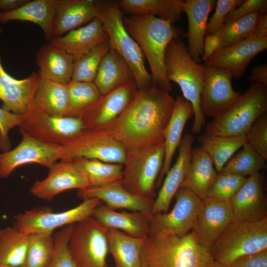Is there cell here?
I'll use <instances>...</instances> for the list:
<instances>
[{"label":"cell","instance_id":"1","mask_svg":"<svg viewBox=\"0 0 267 267\" xmlns=\"http://www.w3.org/2000/svg\"><path fill=\"white\" fill-rule=\"evenodd\" d=\"M175 102L170 93L153 86L138 89L125 110L105 129L126 149L159 144L164 142Z\"/></svg>","mask_w":267,"mask_h":267},{"label":"cell","instance_id":"2","mask_svg":"<svg viewBox=\"0 0 267 267\" xmlns=\"http://www.w3.org/2000/svg\"><path fill=\"white\" fill-rule=\"evenodd\" d=\"M123 20L147 60L152 86L170 93L172 88L166 75L165 53L169 43L177 37V30L169 22L150 15L123 16Z\"/></svg>","mask_w":267,"mask_h":267},{"label":"cell","instance_id":"3","mask_svg":"<svg viewBox=\"0 0 267 267\" xmlns=\"http://www.w3.org/2000/svg\"><path fill=\"white\" fill-rule=\"evenodd\" d=\"M141 258L145 267H208L214 261L192 230L182 236H147Z\"/></svg>","mask_w":267,"mask_h":267},{"label":"cell","instance_id":"4","mask_svg":"<svg viewBox=\"0 0 267 267\" xmlns=\"http://www.w3.org/2000/svg\"><path fill=\"white\" fill-rule=\"evenodd\" d=\"M165 64L168 80L177 84L185 100L192 105L194 121L192 134L199 133L205 124V117L200 109V96L205 79L203 65L190 56L187 47L177 37L168 44Z\"/></svg>","mask_w":267,"mask_h":267},{"label":"cell","instance_id":"5","mask_svg":"<svg viewBox=\"0 0 267 267\" xmlns=\"http://www.w3.org/2000/svg\"><path fill=\"white\" fill-rule=\"evenodd\" d=\"M123 17L117 1L98 0L96 18L104 28L110 47L128 64L138 89L150 87L152 85V78L145 67L144 56L126 29Z\"/></svg>","mask_w":267,"mask_h":267},{"label":"cell","instance_id":"6","mask_svg":"<svg viewBox=\"0 0 267 267\" xmlns=\"http://www.w3.org/2000/svg\"><path fill=\"white\" fill-rule=\"evenodd\" d=\"M267 110V86L253 84L238 99L207 125L204 134L219 136L245 135Z\"/></svg>","mask_w":267,"mask_h":267},{"label":"cell","instance_id":"7","mask_svg":"<svg viewBox=\"0 0 267 267\" xmlns=\"http://www.w3.org/2000/svg\"><path fill=\"white\" fill-rule=\"evenodd\" d=\"M267 249V218L254 222L232 221L213 243L214 260L228 266L236 259Z\"/></svg>","mask_w":267,"mask_h":267},{"label":"cell","instance_id":"8","mask_svg":"<svg viewBox=\"0 0 267 267\" xmlns=\"http://www.w3.org/2000/svg\"><path fill=\"white\" fill-rule=\"evenodd\" d=\"M164 144L126 149L121 180L123 186L138 196L155 199L156 182L162 169Z\"/></svg>","mask_w":267,"mask_h":267},{"label":"cell","instance_id":"9","mask_svg":"<svg viewBox=\"0 0 267 267\" xmlns=\"http://www.w3.org/2000/svg\"><path fill=\"white\" fill-rule=\"evenodd\" d=\"M68 246L79 267H107L108 229L91 216L75 224Z\"/></svg>","mask_w":267,"mask_h":267},{"label":"cell","instance_id":"10","mask_svg":"<svg viewBox=\"0 0 267 267\" xmlns=\"http://www.w3.org/2000/svg\"><path fill=\"white\" fill-rule=\"evenodd\" d=\"M25 134L41 141L64 146L84 131V123L79 117L57 116L34 110L23 116L19 127Z\"/></svg>","mask_w":267,"mask_h":267},{"label":"cell","instance_id":"11","mask_svg":"<svg viewBox=\"0 0 267 267\" xmlns=\"http://www.w3.org/2000/svg\"><path fill=\"white\" fill-rule=\"evenodd\" d=\"M101 203L97 198L86 199L78 206L60 212L46 208H34L15 216L13 226L28 234L52 233L56 229L91 217L95 208Z\"/></svg>","mask_w":267,"mask_h":267},{"label":"cell","instance_id":"12","mask_svg":"<svg viewBox=\"0 0 267 267\" xmlns=\"http://www.w3.org/2000/svg\"><path fill=\"white\" fill-rule=\"evenodd\" d=\"M174 197L175 204L169 213L151 215L149 236H182L193 228L201 199L185 188H180Z\"/></svg>","mask_w":267,"mask_h":267},{"label":"cell","instance_id":"13","mask_svg":"<svg viewBox=\"0 0 267 267\" xmlns=\"http://www.w3.org/2000/svg\"><path fill=\"white\" fill-rule=\"evenodd\" d=\"M126 149L106 129L86 130L63 146L61 160L96 159L124 164Z\"/></svg>","mask_w":267,"mask_h":267},{"label":"cell","instance_id":"14","mask_svg":"<svg viewBox=\"0 0 267 267\" xmlns=\"http://www.w3.org/2000/svg\"><path fill=\"white\" fill-rule=\"evenodd\" d=\"M22 135L14 149L0 153V178H6L25 165L35 163L49 169L61 159L63 146L46 143L25 134Z\"/></svg>","mask_w":267,"mask_h":267},{"label":"cell","instance_id":"15","mask_svg":"<svg viewBox=\"0 0 267 267\" xmlns=\"http://www.w3.org/2000/svg\"><path fill=\"white\" fill-rule=\"evenodd\" d=\"M205 79L200 96V109L205 117L214 118L242 94L235 91L231 84L233 78L227 70L203 65Z\"/></svg>","mask_w":267,"mask_h":267},{"label":"cell","instance_id":"16","mask_svg":"<svg viewBox=\"0 0 267 267\" xmlns=\"http://www.w3.org/2000/svg\"><path fill=\"white\" fill-rule=\"evenodd\" d=\"M137 90L135 81L133 80L102 95L79 116L86 130L105 129L125 110Z\"/></svg>","mask_w":267,"mask_h":267},{"label":"cell","instance_id":"17","mask_svg":"<svg viewBox=\"0 0 267 267\" xmlns=\"http://www.w3.org/2000/svg\"><path fill=\"white\" fill-rule=\"evenodd\" d=\"M48 169L46 177L30 188V193L39 199L49 201L65 191L89 187L86 178L72 160H60Z\"/></svg>","mask_w":267,"mask_h":267},{"label":"cell","instance_id":"18","mask_svg":"<svg viewBox=\"0 0 267 267\" xmlns=\"http://www.w3.org/2000/svg\"><path fill=\"white\" fill-rule=\"evenodd\" d=\"M232 221L229 201L206 196L201 199L192 230L198 243L209 251Z\"/></svg>","mask_w":267,"mask_h":267},{"label":"cell","instance_id":"19","mask_svg":"<svg viewBox=\"0 0 267 267\" xmlns=\"http://www.w3.org/2000/svg\"><path fill=\"white\" fill-rule=\"evenodd\" d=\"M267 48V38L249 36L213 53L204 65L224 69L233 78L243 76L251 60Z\"/></svg>","mask_w":267,"mask_h":267},{"label":"cell","instance_id":"20","mask_svg":"<svg viewBox=\"0 0 267 267\" xmlns=\"http://www.w3.org/2000/svg\"><path fill=\"white\" fill-rule=\"evenodd\" d=\"M41 77L33 72L23 79H16L4 70L0 55V100L2 108L24 116L31 109L32 103Z\"/></svg>","mask_w":267,"mask_h":267},{"label":"cell","instance_id":"21","mask_svg":"<svg viewBox=\"0 0 267 267\" xmlns=\"http://www.w3.org/2000/svg\"><path fill=\"white\" fill-rule=\"evenodd\" d=\"M229 203L233 221L254 222L267 218V200L260 173L247 178Z\"/></svg>","mask_w":267,"mask_h":267},{"label":"cell","instance_id":"22","mask_svg":"<svg viewBox=\"0 0 267 267\" xmlns=\"http://www.w3.org/2000/svg\"><path fill=\"white\" fill-rule=\"evenodd\" d=\"M79 198L84 200L97 198L108 208L125 209L151 215L154 199L144 198L132 194L122 185L121 180L98 187L79 190Z\"/></svg>","mask_w":267,"mask_h":267},{"label":"cell","instance_id":"23","mask_svg":"<svg viewBox=\"0 0 267 267\" xmlns=\"http://www.w3.org/2000/svg\"><path fill=\"white\" fill-rule=\"evenodd\" d=\"M193 135L187 133L178 146V155L174 165L167 173L162 186L155 198L151 214L167 213L171 202L184 179L190 160Z\"/></svg>","mask_w":267,"mask_h":267},{"label":"cell","instance_id":"24","mask_svg":"<svg viewBox=\"0 0 267 267\" xmlns=\"http://www.w3.org/2000/svg\"><path fill=\"white\" fill-rule=\"evenodd\" d=\"M215 0H186L182 5V11L188 19V51L192 58L200 63L204 53L205 39L208 17L215 6Z\"/></svg>","mask_w":267,"mask_h":267},{"label":"cell","instance_id":"25","mask_svg":"<svg viewBox=\"0 0 267 267\" xmlns=\"http://www.w3.org/2000/svg\"><path fill=\"white\" fill-rule=\"evenodd\" d=\"M107 40L102 23L96 18L62 36L52 38L49 42L71 55L75 61Z\"/></svg>","mask_w":267,"mask_h":267},{"label":"cell","instance_id":"26","mask_svg":"<svg viewBox=\"0 0 267 267\" xmlns=\"http://www.w3.org/2000/svg\"><path fill=\"white\" fill-rule=\"evenodd\" d=\"M98 0H59L53 23V37H59L96 18Z\"/></svg>","mask_w":267,"mask_h":267},{"label":"cell","instance_id":"27","mask_svg":"<svg viewBox=\"0 0 267 267\" xmlns=\"http://www.w3.org/2000/svg\"><path fill=\"white\" fill-rule=\"evenodd\" d=\"M193 115L191 104L182 97L178 96L175 99L171 116L164 132V159L156 182V187L161 185L164 177L171 168L174 155L181 142L184 126Z\"/></svg>","mask_w":267,"mask_h":267},{"label":"cell","instance_id":"28","mask_svg":"<svg viewBox=\"0 0 267 267\" xmlns=\"http://www.w3.org/2000/svg\"><path fill=\"white\" fill-rule=\"evenodd\" d=\"M150 216L140 212H118L101 203L95 208L91 216L107 229H118L136 237L149 235Z\"/></svg>","mask_w":267,"mask_h":267},{"label":"cell","instance_id":"29","mask_svg":"<svg viewBox=\"0 0 267 267\" xmlns=\"http://www.w3.org/2000/svg\"><path fill=\"white\" fill-rule=\"evenodd\" d=\"M58 3L59 0H29L15 9L0 13V23L15 20L35 23L50 41L53 38V23Z\"/></svg>","mask_w":267,"mask_h":267},{"label":"cell","instance_id":"30","mask_svg":"<svg viewBox=\"0 0 267 267\" xmlns=\"http://www.w3.org/2000/svg\"><path fill=\"white\" fill-rule=\"evenodd\" d=\"M74 62L71 55L50 43L41 46L36 53L41 77L61 83L71 81Z\"/></svg>","mask_w":267,"mask_h":267},{"label":"cell","instance_id":"31","mask_svg":"<svg viewBox=\"0 0 267 267\" xmlns=\"http://www.w3.org/2000/svg\"><path fill=\"white\" fill-rule=\"evenodd\" d=\"M263 14L264 13L260 12L253 13L233 22L224 24L218 31L212 35H206L202 60L206 61L215 51L249 37Z\"/></svg>","mask_w":267,"mask_h":267},{"label":"cell","instance_id":"32","mask_svg":"<svg viewBox=\"0 0 267 267\" xmlns=\"http://www.w3.org/2000/svg\"><path fill=\"white\" fill-rule=\"evenodd\" d=\"M217 174L208 154L200 147L192 148L190 162L180 188L190 190L202 199Z\"/></svg>","mask_w":267,"mask_h":267},{"label":"cell","instance_id":"33","mask_svg":"<svg viewBox=\"0 0 267 267\" xmlns=\"http://www.w3.org/2000/svg\"><path fill=\"white\" fill-rule=\"evenodd\" d=\"M133 80L134 76L128 64L110 47L101 61L93 82L101 94Z\"/></svg>","mask_w":267,"mask_h":267},{"label":"cell","instance_id":"34","mask_svg":"<svg viewBox=\"0 0 267 267\" xmlns=\"http://www.w3.org/2000/svg\"><path fill=\"white\" fill-rule=\"evenodd\" d=\"M68 101V84L41 78L31 109L49 115L65 116Z\"/></svg>","mask_w":267,"mask_h":267},{"label":"cell","instance_id":"35","mask_svg":"<svg viewBox=\"0 0 267 267\" xmlns=\"http://www.w3.org/2000/svg\"><path fill=\"white\" fill-rule=\"evenodd\" d=\"M147 237H133L118 229H108V251L116 267H141V250Z\"/></svg>","mask_w":267,"mask_h":267},{"label":"cell","instance_id":"36","mask_svg":"<svg viewBox=\"0 0 267 267\" xmlns=\"http://www.w3.org/2000/svg\"><path fill=\"white\" fill-rule=\"evenodd\" d=\"M123 14L150 15L172 24L181 19L183 0H121L117 1Z\"/></svg>","mask_w":267,"mask_h":267},{"label":"cell","instance_id":"37","mask_svg":"<svg viewBox=\"0 0 267 267\" xmlns=\"http://www.w3.org/2000/svg\"><path fill=\"white\" fill-rule=\"evenodd\" d=\"M198 140L209 156L217 173L246 143L245 135L234 136H211L203 134Z\"/></svg>","mask_w":267,"mask_h":267},{"label":"cell","instance_id":"38","mask_svg":"<svg viewBox=\"0 0 267 267\" xmlns=\"http://www.w3.org/2000/svg\"><path fill=\"white\" fill-rule=\"evenodd\" d=\"M29 237L14 226L0 229V265L23 266Z\"/></svg>","mask_w":267,"mask_h":267},{"label":"cell","instance_id":"39","mask_svg":"<svg viewBox=\"0 0 267 267\" xmlns=\"http://www.w3.org/2000/svg\"><path fill=\"white\" fill-rule=\"evenodd\" d=\"M72 160L86 178L88 187L101 186L122 179L123 164L86 158Z\"/></svg>","mask_w":267,"mask_h":267},{"label":"cell","instance_id":"40","mask_svg":"<svg viewBox=\"0 0 267 267\" xmlns=\"http://www.w3.org/2000/svg\"><path fill=\"white\" fill-rule=\"evenodd\" d=\"M68 101L65 116L79 117L102 94L94 82L71 81L68 84Z\"/></svg>","mask_w":267,"mask_h":267},{"label":"cell","instance_id":"41","mask_svg":"<svg viewBox=\"0 0 267 267\" xmlns=\"http://www.w3.org/2000/svg\"><path fill=\"white\" fill-rule=\"evenodd\" d=\"M224 165L221 172L247 178L259 173L265 167L266 160L247 142Z\"/></svg>","mask_w":267,"mask_h":267},{"label":"cell","instance_id":"42","mask_svg":"<svg viewBox=\"0 0 267 267\" xmlns=\"http://www.w3.org/2000/svg\"><path fill=\"white\" fill-rule=\"evenodd\" d=\"M54 250V238L52 233L30 234L24 267H46Z\"/></svg>","mask_w":267,"mask_h":267},{"label":"cell","instance_id":"43","mask_svg":"<svg viewBox=\"0 0 267 267\" xmlns=\"http://www.w3.org/2000/svg\"><path fill=\"white\" fill-rule=\"evenodd\" d=\"M110 48L107 40L75 60L71 81L93 82L101 61Z\"/></svg>","mask_w":267,"mask_h":267},{"label":"cell","instance_id":"44","mask_svg":"<svg viewBox=\"0 0 267 267\" xmlns=\"http://www.w3.org/2000/svg\"><path fill=\"white\" fill-rule=\"evenodd\" d=\"M247 178L233 174L217 173L209 187L206 196L229 201L243 184Z\"/></svg>","mask_w":267,"mask_h":267},{"label":"cell","instance_id":"45","mask_svg":"<svg viewBox=\"0 0 267 267\" xmlns=\"http://www.w3.org/2000/svg\"><path fill=\"white\" fill-rule=\"evenodd\" d=\"M75 224L62 227L54 236V253L46 267H79L70 253L68 246Z\"/></svg>","mask_w":267,"mask_h":267},{"label":"cell","instance_id":"46","mask_svg":"<svg viewBox=\"0 0 267 267\" xmlns=\"http://www.w3.org/2000/svg\"><path fill=\"white\" fill-rule=\"evenodd\" d=\"M249 144L266 161L267 160V113L260 116L245 134Z\"/></svg>","mask_w":267,"mask_h":267},{"label":"cell","instance_id":"47","mask_svg":"<svg viewBox=\"0 0 267 267\" xmlns=\"http://www.w3.org/2000/svg\"><path fill=\"white\" fill-rule=\"evenodd\" d=\"M244 0H218L216 9L207 25V35H212L218 31L224 24L227 15L240 5Z\"/></svg>","mask_w":267,"mask_h":267},{"label":"cell","instance_id":"48","mask_svg":"<svg viewBox=\"0 0 267 267\" xmlns=\"http://www.w3.org/2000/svg\"><path fill=\"white\" fill-rule=\"evenodd\" d=\"M23 116L15 114L0 108V150L7 151L11 148L9 131L21 124Z\"/></svg>","mask_w":267,"mask_h":267},{"label":"cell","instance_id":"49","mask_svg":"<svg viewBox=\"0 0 267 267\" xmlns=\"http://www.w3.org/2000/svg\"><path fill=\"white\" fill-rule=\"evenodd\" d=\"M267 0H246L232 10L226 16L224 24L236 21L253 13H267Z\"/></svg>","mask_w":267,"mask_h":267},{"label":"cell","instance_id":"50","mask_svg":"<svg viewBox=\"0 0 267 267\" xmlns=\"http://www.w3.org/2000/svg\"><path fill=\"white\" fill-rule=\"evenodd\" d=\"M229 267H267V249L246 255L234 260Z\"/></svg>","mask_w":267,"mask_h":267},{"label":"cell","instance_id":"51","mask_svg":"<svg viewBox=\"0 0 267 267\" xmlns=\"http://www.w3.org/2000/svg\"><path fill=\"white\" fill-rule=\"evenodd\" d=\"M246 79L253 84L267 86V65L264 64L254 67Z\"/></svg>","mask_w":267,"mask_h":267},{"label":"cell","instance_id":"52","mask_svg":"<svg viewBox=\"0 0 267 267\" xmlns=\"http://www.w3.org/2000/svg\"><path fill=\"white\" fill-rule=\"evenodd\" d=\"M250 36L267 38V14L261 15Z\"/></svg>","mask_w":267,"mask_h":267},{"label":"cell","instance_id":"53","mask_svg":"<svg viewBox=\"0 0 267 267\" xmlns=\"http://www.w3.org/2000/svg\"><path fill=\"white\" fill-rule=\"evenodd\" d=\"M29 0H0V13L15 9L27 2Z\"/></svg>","mask_w":267,"mask_h":267},{"label":"cell","instance_id":"54","mask_svg":"<svg viewBox=\"0 0 267 267\" xmlns=\"http://www.w3.org/2000/svg\"><path fill=\"white\" fill-rule=\"evenodd\" d=\"M208 267H229L228 266L224 265L218 262L214 261Z\"/></svg>","mask_w":267,"mask_h":267},{"label":"cell","instance_id":"55","mask_svg":"<svg viewBox=\"0 0 267 267\" xmlns=\"http://www.w3.org/2000/svg\"><path fill=\"white\" fill-rule=\"evenodd\" d=\"M0 267H24V266H11L0 265Z\"/></svg>","mask_w":267,"mask_h":267},{"label":"cell","instance_id":"56","mask_svg":"<svg viewBox=\"0 0 267 267\" xmlns=\"http://www.w3.org/2000/svg\"><path fill=\"white\" fill-rule=\"evenodd\" d=\"M2 32V28L0 27V35L1 34Z\"/></svg>","mask_w":267,"mask_h":267},{"label":"cell","instance_id":"57","mask_svg":"<svg viewBox=\"0 0 267 267\" xmlns=\"http://www.w3.org/2000/svg\"><path fill=\"white\" fill-rule=\"evenodd\" d=\"M141 267H145L142 265Z\"/></svg>","mask_w":267,"mask_h":267},{"label":"cell","instance_id":"58","mask_svg":"<svg viewBox=\"0 0 267 267\" xmlns=\"http://www.w3.org/2000/svg\"></svg>","mask_w":267,"mask_h":267}]
</instances>
